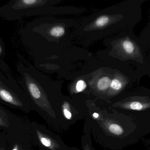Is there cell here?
Returning <instances> with one entry per match:
<instances>
[{
  "instance_id": "obj_1",
  "label": "cell",
  "mask_w": 150,
  "mask_h": 150,
  "mask_svg": "<svg viewBox=\"0 0 150 150\" xmlns=\"http://www.w3.org/2000/svg\"><path fill=\"white\" fill-rule=\"evenodd\" d=\"M0 103L14 110L28 112L30 105L19 82L11 72L10 69L0 59Z\"/></svg>"
},
{
  "instance_id": "obj_5",
  "label": "cell",
  "mask_w": 150,
  "mask_h": 150,
  "mask_svg": "<svg viewBox=\"0 0 150 150\" xmlns=\"http://www.w3.org/2000/svg\"><path fill=\"white\" fill-rule=\"evenodd\" d=\"M109 129L111 133L116 135H120L123 133L122 128L117 124H112L109 127Z\"/></svg>"
},
{
  "instance_id": "obj_8",
  "label": "cell",
  "mask_w": 150,
  "mask_h": 150,
  "mask_svg": "<svg viewBox=\"0 0 150 150\" xmlns=\"http://www.w3.org/2000/svg\"><path fill=\"white\" fill-rule=\"evenodd\" d=\"M109 18L106 16H103L100 17L97 19L96 22L97 26L101 27L104 26L108 23Z\"/></svg>"
},
{
  "instance_id": "obj_4",
  "label": "cell",
  "mask_w": 150,
  "mask_h": 150,
  "mask_svg": "<svg viewBox=\"0 0 150 150\" xmlns=\"http://www.w3.org/2000/svg\"><path fill=\"white\" fill-rule=\"evenodd\" d=\"M111 80L107 77H105L100 79L98 83V87L100 90H107L111 85Z\"/></svg>"
},
{
  "instance_id": "obj_2",
  "label": "cell",
  "mask_w": 150,
  "mask_h": 150,
  "mask_svg": "<svg viewBox=\"0 0 150 150\" xmlns=\"http://www.w3.org/2000/svg\"><path fill=\"white\" fill-rule=\"evenodd\" d=\"M29 127L19 130L4 131L6 140L5 150H29Z\"/></svg>"
},
{
  "instance_id": "obj_7",
  "label": "cell",
  "mask_w": 150,
  "mask_h": 150,
  "mask_svg": "<svg viewBox=\"0 0 150 150\" xmlns=\"http://www.w3.org/2000/svg\"><path fill=\"white\" fill-rule=\"evenodd\" d=\"M65 33L64 28L61 26H56L52 28L51 31V33L52 36L55 37H60Z\"/></svg>"
},
{
  "instance_id": "obj_13",
  "label": "cell",
  "mask_w": 150,
  "mask_h": 150,
  "mask_svg": "<svg viewBox=\"0 0 150 150\" xmlns=\"http://www.w3.org/2000/svg\"><path fill=\"white\" fill-rule=\"evenodd\" d=\"M5 54V49H4V45L3 41L0 38V59L3 58Z\"/></svg>"
},
{
  "instance_id": "obj_14",
  "label": "cell",
  "mask_w": 150,
  "mask_h": 150,
  "mask_svg": "<svg viewBox=\"0 0 150 150\" xmlns=\"http://www.w3.org/2000/svg\"><path fill=\"white\" fill-rule=\"evenodd\" d=\"M93 116H94L95 118H97L98 117L99 115L97 113H94L93 114Z\"/></svg>"
},
{
  "instance_id": "obj_12",
  "label": "cell",
  "mask_w": 150,
  "mask_h": 150,
  "mask_svg": "<svg viewBox=\"0 0 150 150\" xmlns=\"http://www.w3.org/2000/svg\"><path fill=\"white\" fill-rule=\"evenodd\" d=\"M86 87V84L83 80H79L77 82L76 85V89L78 92H81Z\"/></svg>"
},
{
  "instance_id": "obj_11",
  "label": "cell",
  "mask_w": 150,
  "mask_h": 150,
  "mask_svg": "<svg viewBox=\"0 0 150 150\" xmlns=\"http://www.w3.org/2000/svg\"><path fill=\"white\" fill-rule=\"evenodd\" d=\"M63 112L65 117L68 119H70L72 118V114L69 110V107L67 104H65L63 107Z\"/></svg>"
},
{
  "instance_id": "obj_6",
  "label": "cell",
  "mask_w": 150,
  "mask_h": 150,
  "mask_svg": "<svg viewBox=\"0 0 150 150\" xmlns=\"http://www.w3.org/2000/svg\"><path fill=\"white\" fill-rule=\"evenodd\" d=\"M123 48L125 52L129 54L132 53L134 49V44L131 41L128 40L125 41L123 42Z\"/></svg>"
},
{
  "instance_id": "obj_10",
  "label": "cell",
  "mask_w": 150,
  "mask_h": 150,
  "mask_svg": "<svg viewBox=\"0 0 150 150\" xmlns=\"http://www.w3.org/2000/svg\"><path fill=\"white\" fill-rule=\"evenodd\" d=\"M129 108L133 110L141 111L143 108V106L139 102H133L129 105Z\"/></svg>"
},
{
  "instance_id": "obj_9",
  "label": "cell",
  "mask_w": 150,
  "mask_h": 150,
  "mask_svg": "<svg viewBox=\"0 0 150 150\" xmlns=\"http://www.w3.org/2000/svg\"><path fill=\"white\" fill-rule=\"evenodd\" d=\"M111 88H112L114 90H120L122 87V84L120 80L117 79H114L111 81V85H110Z\"/></svg>"
},
{
  "instance_id": "obj_3",
  "label": "cell",
  "mask_w": 150,
  "mask_h": 150,
  "mask_svg": "<svg viewBox=\"0 0 150 150\" xmlns=\"http://www.w3.org/2000/svg\"><path fill=\"white\" fill-rule=\"evenodd\" d=\"M29 126L23 119L0 104V130L9 132L25 128Z\"/></svg>"
}]
</instances>
